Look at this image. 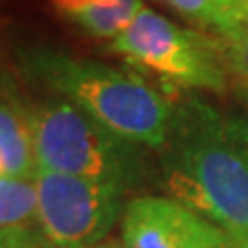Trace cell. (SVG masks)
Wrapping results in <instances>:
<instances>
[{
	"label": "cell",
	"instance_id": "2",
	"mask_svg": "<svg viewBox=\"0 0 248 248\" xmlns=\"http://www.w3.org/2000/svg\"><path fill=\"white\" fill-rule=\"evenodd\" d=\"M19 64L29 81L75 104L114 135L149 151L164 147L176 104L137 73L46 46L21 50Z\"/></svg>",
	"mask_w": 248,
	"mask_h": 248
},
{
	"label": "cell",
	"instance_id": "9",
	"mask_svg": "<svg viewBox=\"0 0 248 248\" xmlns=\"http://www.w3.org/2000/svg\"><path fill=\"white\" fill-rule=\"evenodd\" d=\"M197 25L230 40L248 23L244 0H159Z\"/></svg>",
	"mask_w": 248,
	"mask_h": 248
},
{
	"label": "cell",
	"instance_id": "13",
	"mask_svg": "<svg viewBox=\"0 0 248 248\" xmlns=\"http://www.w3.org/2000/svg\"><path fill=\"white\" fill-rule=\"evenodd\" d=\"M95 248H124L122 244H118V242H112V240H110V242H102V244H97Z\"/></svg>",
	"mask_w": 248,
	"mask_h": 248
},
{
	"label": "cell",
	"instance_id": "4",
	"mask_svg": "<svg viewBox=\"0 0 248 248\" xmlns=\"http://www.w3.org/2000/svg\"><path fill=\"white\" fill-rule=\"evenodd\" d=\"M110 50L166 87L223 93L230 85L223 40L178 27L147 6L110 42Z\"/></svg>",
	"mask_w": 248,
	"mask_h": 248
},
{
	"label": "cell",
	"instance_id": "7",
	"mask_svg": "<svg viewBox=\"0 0 248 248\" xmlns=\"http://www.w3.org/2000/svg\"><path fill=\"white\" fill-rule=\"evenodd\" d=\"M58 17L97 40H114L143 9V0H48Z\"/></svg>",
	"mask_w": 248,
	"mask_h": 248
},
{
	"label": "cell",
	"instance_id": "17",
	"mask_svg": "<svg viewBox=\"0 0 248 248\" xmlns=\"http://www.w3.org/2000/svg\"><path fill=\"white\" fill-rule=\"evenodd\" d=\"M244 9H246V13H248V0H244Z\"/></svg>",
	"mask_w": 248,
	"mask_h": 248
},
{
	"label": "cell",
	"instance_id": "12",
	"mask_svg": "<svg viewBox=\"0 0 248 248\" xmlns=\"http://www.w3.org/2000/svg\"><path fill=\"white\" fill-rule=\"evenodd\" d=\"M2 248H56L48 238L44 236L40 226H25L4 232Z\"/></svg>",
	"mask_w": 248,
	"mask_h": 248
},
{
	"label": "cell",
	"instance_id": "14",
	"mask_svg": "<svg viewBox=\"0 0 248 248\" xmlns=\"http://www.w3.org/2000/svg\"><path fill=\"white\" fill-rule=\"evenodd\" d=\"M2 244H4V232H0V248H2Z\"/></svg>",
	"mask_w": 248,
	"mask_h": 248
},
{
	"label": "cell",
	"instance_id": "5",
	"mask_svg": "<svg viewBox=\"0 0 248 248\" xmlns=\"http://www.w3.org/2000/svg\"><path fill=\"white\" fill-rule=\"evenodd\" d=\"M37 226L56 248H95L122 217L126 190L89 178L35 172Z\"/></svg>",
	"mask_w": 248,
	"mask_h": 248
},
{
	"label": "cell",
	"instance_id": "8",
	"mask_svg": "<svg viewBox=\"0 0 248 248\" xmlns=\"http://www.w3.org/2000/svg\"><path fill=\"white\" fill-rule=\"evenodd\" d=\"M37 172L33 139L15 91H0V176L31 178Z\"/></svg>",
	"mask_w": 248,
	"mask_h": 248
},
{
	"label": "cell",
	"instance_id": "3",
	"mask_svg": "<svg viewBox=\"0 0 248 248\" xmlns=\"http://www.w3.org/2000/svg\"><path fill=\"white\" fill-rule=\"evenodd\" d=\"M15 95L31 130L37 172L110 182L126 192L151 180L147 147L114 135L62 97Z\"/></svg>",
	"mask_w": 248,
	"mask_h": 248
},
{
	"label": "cell",
	"instance_id": "15",
	"mask_svg": "<svg viewBox=\"0 0 248 248\" xmlns=\"http://www.w3.org/2000/svg\"><path fill=\"white\" fill-rule=\"evenodd\" d=\"M234 248H248V242H244V244H236Z\"/></svg>",
	"mask_w": 248,
	"mask_h": 248
},
{
	"label": "cell",
	"instance_id": "6",
	"mask_svg": "<svg viewBox=\"0 0 248 248\" xmlns=\"http://www.w3.org/2000/svg\"><path fill=\"white\" fill-rule=\"evenodd\" d=\"M124 248H219L232 244L201 213L172 197L130 199L120 217Z\"/></svg>",
	"mask_w": 248,
	"mask_h": 248
},
{
	"label": "cell",
	"instance_id": "11",
	"mask_svg": "<svg viewBox=\"0 0 248 248\" xmlns=\"http://www.w3.org/2000/svg\"><path fill=\"white\" fill-rule=\"evenodd\" d=\"M223 48L230 77L238 81L242 95H248V23L230 40H223Z\"/></svg>",
	"mask_w": 248,
	"mask_h": 248
},
{
	"label": "cell",
	"instance_id": "1",
	"mask_svg": "<svg viewBox=\"0 0 248 248\" xmlns=\"http://www.w3.org/2000/svg\"><path fill=\"white\" fill-rule=\"evenodd\" d=\"M157 153L172 199L215 223L234 246L248 242V116L186 97L176 102Z\"/></svg>",
	"mask_w": 248,
	"mask_h": 248
},
{
	"label": "cell",
	"instance_id": "10",
	"mask_svg": "<svg viewBox=\"0 0 248 248\" xmlns=\"http://www.w3.org/2000/svg\"><path fill=\"white\" fill-rule=\"evenodd\" d=\"M37 223L35 176H0V232Z\"/></svg>",
	"mask_w": 248,
	"mask_h": 248
},
{
	"label": "cell",
	"instance_id": "16",
	"mask_svg": "<svg viewBox=\"0 0 248 248\" xmlns=\"http://www.w3.org/2000/svg\"><path fill=\"white\" fill-rule=\"evenodd\" d=\"M219 248H234V244H223V246H219Z\"/></svg>",
	"mask_w": 248,
	"mask_h": 248
},
{
	"label": "cell",
	"instance_id": "18",
	"mask_svg": "<svg viewBox=\"0 0 248 248\" xmlns=\"http://www.w3.org/2000/svg\"><path fill=\"white\" fill-rule=\"evenodd\" d=\"M244 97H246V102H248V95H244Z\"/></svg>",
	"mask_w": 248,
	"mask_h": 248
}]
</instances>
